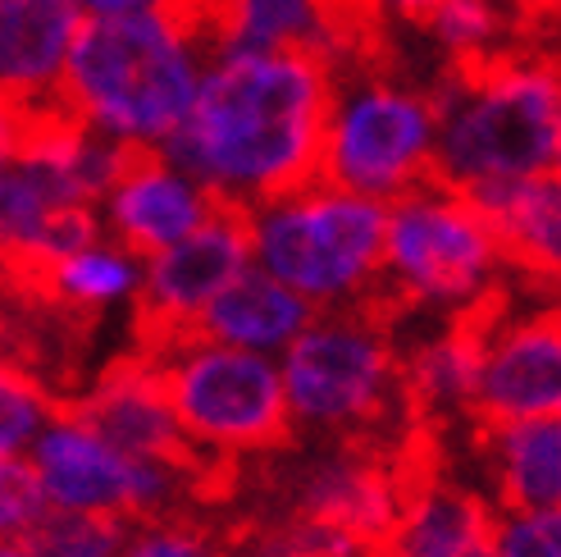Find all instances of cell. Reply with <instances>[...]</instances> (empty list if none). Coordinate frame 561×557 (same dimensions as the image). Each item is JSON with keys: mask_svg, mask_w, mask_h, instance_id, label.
<instances>
[{"mask_svg": "<svg viewBox=\"0 0 561 557\" xmlns=\"http://www.w3.org/2000/svg\"><path fill=\"white\" fill-rule=\"evenodd\" d=\"M333 92L324 55L210 50L170 156L219 206L251 211L316 179Z\"/></svg>", "mask_w": 561, "mask_h": 557, "instance_id": "obj_1", "label": "cell"}, {"mask_svg": "<svg viewBox=\"0 0 561 557\" xmlns=\"http://www.w3.org/2000/svg\"><path fill=\"white\" fill-rule=\"evenodd\" d=\"M210 50L179 5L92 19L73 37L60 105L119 151H164L187 120Z\"/></svg>", "mask_w": 561, "mask_h": 557, "instance_id": "obj_2", "label": "cell"}, {"mask_svg": "<svg viewBox=\"0 0 561 557\" xmlns=\"http://www.w3.org/2000/svg\"><path fill=\"white\" fill-rule=\"evenodd\" d=\"M434 183L461 192L525 183L561 164V78L539 60L457 65L430 92Z\"/></svg>", "mask_w": 561, "mask_h": 557, "instance_id": "obj_3", "label": "cell"}, {"mask_svg": "<svg viewBox=\"0 0 561 557\" xmlns=\"http://www.w3.org/2000/svg\"><path fill=\"white\" fill-rule=\"evenodd\" d=\"M251 265L311 311L366 306L383 265V206L320 179L247 211Z\"/></svg>", "mask_w": 561, "mask_h": 557, "instance_id": "obj_4", "label": "cell"}, {"mask_svg": "<svg viewBox=\"0 0 561 557\" xmlns=\"http://www.w3.org/2000/svg\"><path fill=\"white\" fill-rule=\"evenodd\" d=\"M124 151L69 115L27 128V143L0 170V265L46 270L101 238L96 202L119 174Z\"/></svg>", "mask_w": 561, "mask_h": 557, "instance_id": "obj_5", "label": "cell"}, {"mask_svg": "<svg viewBox=\"0 0 561 557\" xmlns=\"http://www.w3.org/2000/svg\"><path fill=\"white\" fill-rule=\"evenodd\" d=\"M388 325L366 311H316L274 361L288 425L306 434L375 430L402 398V366Z\"/></svg>", "mask_w": 561, "mask_h": 557, "instance_id": "obj_6", "label": "cell"}, {"mask_svg": "<svg viewBox=\"0 0 561 557\" xmlns=\"http://www.w3.org/2000/svg\"><path fill=\"white\" fill-rule=\"evenodd\" d=\"M156 371L174 407L179 434L196 462H233L270 453L288 439L284 384L270 356L183 333L160 348Z\"/></svg>", "mask_w": 561, "mask_h": 557, "instance_id": "obj_7", "label": "cell"}, {"mask_svg": "<svg viewBox=\"0 0 561 557\" xmlns=\"http://www.w3.org/2000/svg\"><path fill=\"white\" fill-rule=\"evenodd\" d=\"M502 265L493 229L461 192L430 179L383 206L379 288H392L402 302L447 316L474 311L493 293Z\"/></svg>", "mask_w": 561, "mask_h": 557, "instance_id": "obj_8", "label": "cell"}, {"mask_svg": "<svg viewBox=\"0 0 561 557\" xmlns=\"http://www.w3.org/2000/svg\"><path fill=\"white\" fill-rule=\"evenodd\" d=\"M23 462L42 489L46 512L119 525L179 516L202 476V462H147L115 448L78 411H50Z\"/></svg>", "mask_w": 561, "mask_h": 557, "instance_id": "obj_9", "label": "cell"}, {"mask_svg": "<svg viewBox=\"0 0 561 557\" xmlns=\"http://www.w3.org/2000/svg\"><path fill=\"white\" fill-rule=\"evenodd\" d=\"M316 179L366 202H398L434 179V110L388 78L333 82Z\"/></svg>", "mask_w": 561, "mask_h": 557, "instance_id": "obj_10", "label": "cell"}, {"mask_svg": "<svg viewBox=\"0 0 561 557\" xmlns=\"http://www.w3.org/2000/svg\"><path fill=\"white\" fill-rule=\"evenodd\" d=\"M474 398L484 425L548 421L561 416V325L557 311L474 325Z\"/></svg>", "mask_w": 561, "mask_h": 557, "instance_id": "obj_11", "label": "cell"}, {"mask_svg": "<svg viewBox=\"0 0 561 557\" xmlns=\"http://www.w3.org/2000/svg\"><path fill=\"white\" fill-rule=\"evenodd\" d=\"M251 265V242H247V211L219 206L202 229H192L183 242L164 247V252L142 261V306L147 325L156 329L160 343L183 339L196 329L206 306L233 284Z\"/></svg>", "mask_w": 561, "mask_h": 557, "instance_id": "obj_12", "label": "cell"}, {"mask_svg": "<svg viewBox=\"0 0 561 557\" xmlns=\"http://www.w3.org/2000/svg\"><path fill=\"white\" fill-rule=\"evenodd\" d=\"M219 211V202L183 174L164 151H124L119 174L110 179L105 197L96 202L101 234L119 242L124 252L147 261L164 247L183 242Z\"/></svg>", "mask_w": 561, "mask_h": 557, "instance_id": "obj_13", "label": "cell"}, {"mask_svg": "<svg viewBox=\"0 0 561 557\" xmlns=\"http://www.w3.org/2000/svg\"><path fill=\"white\" fill-rule=\"evenodd\" d=\"M402 489L407 480L398 470H388L379 457L360 448H329L297 466L293 521L320 525L356 553H370L383 539L392 512H398Z\"/></svg>", "mask_w": 561, "mask_h": 557, "instance_id": "obj_14", "label": "cell"}, {"mask_svg": "<svg viewBox=\"0 0 561 557\" xmlns=\"http://www.w3.org/2000/svg\"><path fill=\"white\" fill-rule=\"evenodd\" d=\"M78 27L65 0H0V101L33 124L65 115L60 78Z\"/></svg>", "mask_w": 561, "mask_h": 557, "instance_id": "obj_15", "label": "cell"}, {"mask_svg": "<svg viewBox=\"0 0 561 557\" xmlns=\"http://www.w3.org/2000/svg\"><path fill=\"white\" fill-rule=\"evenodd\" d=\"M497 508L474 485L425 476L402 489L379 557H493Z\"/></svg>", "mask_w": 561, "mask_h": 557, "instance_id": "obj_16", "label": "cell"}, {"mask_svg": "<svg viewBox=\"0 0 561 557\" xmlns=\"http://www.w3.org/2000/svg\"><path fill=\"white\" fill-rule=\"evenodd\" d=\"M82 421L96 425L115 448L147 457V462H196L179 434L174 407L164 398V384L156 361H128L115 366L88 398L73 407Z\"/></svg>", "mask_w": 561, "mask_h": 557, "instance_id": "obj_17", "label": "cell"}, {"mask_svg": "<svg viewBox=\"0 0 561 557\" xmlns=\"http://www.w3.org/2000/svg\"><path fill=\"white\" fill-rule=\"evenodd\" d=\"M311 316L316 311L297 293H288L278 278L261 274L256 265H247L233 284L206 306L192 333H202V339L224 343V348L251 352V356L278 361L297 333L311 325Z\"/></svg>", "mask_w": 561, "mask_h": 557, "instance_id": "obj_18", "label": "cell"}, {"mask_svg": "<svg viewBox=\"0 0 561 557\" xmlns=\"http://www.w3.org/2000/svg\"><path fill=\"white\" fill-rule=\"evenodd\" d=\"M484 470L497 512H561V416L484 425Z\"/></svg>", "mask_w": 561, "mask_h": 557, "instance_id": "obj_19", "label": "cell"}, {"mask_svg": "<svg viewBox=\"0 0 561 557\" xmlns=\"http://www.w3.org/2000/svg\"><path fill=\"white\" fill-rule=\"evenodd\" d=\"M466 202L493 229L502 261H512L539 278L561 270V179L557 174L480 187Z\"/></svg>", "mask_w": 561, "mask_h": 557, "instance_id": "obj_20", "label": "cell"}, {"mask_svg": "<svg viewBox=\"0 0 561 557\" xmlns=\"http://www.w3.org/2000/svg\"><path fill=\"white\" fill-rule=\"evenodd\" d=\"M215 50H311L324 55V0H215Z\"/></svg>", "mask_w": 561, "mask_h": 557, "instance_id": "obj_21", "label": "cell"}, {"mask_svg": "<svg viewBox=\"0 0 561 557\" xmlns=\"http://www.w3.org/2000/svg\"><path fill=\"white\" fill-rule=\"evenodd\" d=\"M42 278L65 306H73V311H115L124 302H137L142 261L101 234L88 247H78V252L50 261L42 270Z\"/></svg>", "mask_w": 561, "mask_h": 557, "instance_id": "obj_22", "label": "cell"}, {"mask_svg": "<svg viewBox=\"0 0 561 557\" xmlns=\"http://www.w3.org/2000/svg\"><path fill=\"white\" fill-rule=\"evenodd\" d=\"M474 325H453L420 343L402 366V394L434 416L470 411L474 398Z\"/></svg>", "mask_w": 561, "mask_h": 557, "instance_id": "obj_23", "label": "cell"}, {"mask_svg": "<svg viewBox=\"0 0 561 557\" xmlns=\"http://www.w3.org/2000/svg\"><path fill=\"white\" fill-rule=\"evenodd\" d=\"M124 539H128V525L119 521L46 512L27 548H33V557H119Z\"/></svg>", "mask_w": 561, "mask_h": 557, "instance_id": "obj_24", "label": "cell"}, {"mask_svg": "<svg viewBox=\"0 0 561 557\" xmlns=\"http://www.w3.org/2000/svg\"><path fill=\"white\" fill-rule=\"evenodd\" d=\"M50 402L37 379H27L19 366L0 361V457H23L33 439L50 421Z\"/></svg>", "mask_w": 561, "mask_h": 557, "instance_id": "obj_25", "label": "cell"}, {"mask_svg": "<svg viewBox=\"0 0 561 557\" xmlns=\"http://www.w3.org/2000/svg\"><path fill=\"white\" fill-rule=\"evenodd\" d=\"M119 557H229V548L219 544L210 525L192 516H156L128 525V539Z\"/></svg>", "mask_w": 561, "mask_h": 557, "instance_id": "obj_26", "label": "cell"}, {"mask_svg": "<svg viewBox=\"0 0 561 557\" xmlns=\"http://www.w3.org/2000/svg\"><path fill=\"white\" fill-rule=\"evenodd\" d=\"M434 27L438 46L453 55L457 65H474L484 60L489 42L497 37V14L493 0H438V10L425 19Z\"/></svg>", "mask_w": 561, "mask_h": 557, "instance_id": "obj_27", "label": "cell"}, {"mask_svg": "<svg viewBox=\"0 0 561 557\" xmlns=\"http://www.w3.org/2000/svg\"><path fill=\"white\" fill-rule=\"evenodd\" d=\"M46 516L42 489L23 457H0V544H23Z\"/></svg>", "mask_w": 561, "mask_h": 557, "instance_id": "obj_28", "label": "cell"}, {"mask_svg": "<svg viewBox=\"0 0 561 557\" xmlns=\"http://www.w3.org/2000/svg\"><path fill=\"white\" fill-rule=\"evenodd\" d=\"M493 557H561V512H497Z\"/></svg>", "mask_w": 561, "mask_h": 557, "instance_id": "obj_29", "label": "cell"}, {"mask_svg": "<svg viewBox=\"0 0 561 557\" xmlns=\"http://www.w3.org/2000/svg\"><path fill=\"white\" fill-rule=\"evenodd\" d=\"M65 5L82 19V23H92V19H128V14H151V10H164V5H174V0H65Z\"/></svg>", "mask_w": 561, "mask_h": 557, "instance_id": "obj_30", "label": "cell"}, {"mask_svg": "<svg viewBox=\"0 0 561 557\" xmlns=\"http://www.w3.org/2000/svg\"><path fill=\"white\" fill-rule=\"evenodd\" d=\"M27 128H33V120L19 115V110L10 101H0V170L19 156V147L27 143Z\"/></svg>", "mask_w": 561, "mask_h": 557, "instance_id": "obj_31", "label": "cell"}, {"mask_svg": "<svg viewBox=\"0 0 561 557\" xmlns=\"http://www.w3.org/2000/svg\"><path fill=\"white\" fill-rule=\"evenodd\" d=\"M379 5L392 10V14H402V19H430L438 10V0H379Z\"/></svg>", "mask_w": 561, "mask_h": 557, "instance_id": "obj_32", "label": "cell"}, {"mask_svg": "<svg viewBox=\"0 0 561 557\" xmlns=\"http://www.w3.org/2000/svg\"><path fill=\"white\" fill-rule=\"evenodd\" d=\"M0 557H33V548H27V539L23 544H0Z\"/></svg>", "mask_w": 561, "mask_h": 557, "instance_id": "obj_33", "label": "cell"}, {"mask_svg": "<svg viewBox=\"0 0 561 557\" xmlns=\"http://www.w3.org/2000/svg\"><path fill=\"white\" fill-rule=\"evenodd\" d=\"M366 557H379V553H366Z\"/></svg>", "mask_w": 561, "mask_h": 557, "instance_id": "obj_34", "label": "cell"}]
</instances>
